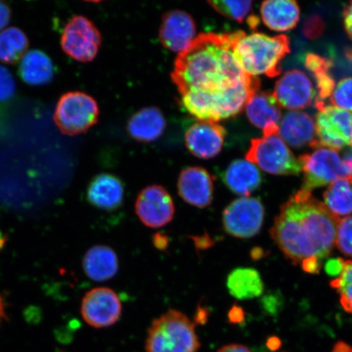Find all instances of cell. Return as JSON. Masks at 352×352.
<instances>
[{
    "mask_svg": "<svg viewBox=\"0 0 352 352\" xmlns=\"http://www.w3.org/2000/svg\"><path fill=\"white\" fill-rule=\"evenodd\" d=\"M234 32L204 33L175 60L171 78L180 96L192 94L211 116H230L259 90L233 54Z\"/></svg>",
    "mask_w": 352,
    "mask_h": 352,
    "instance_id": "cell-1",
    "label": "cell"
},
{
    "mask_svg": "<svg viewBox=\"0 0 352 352\" xmlns=\"http://www.w3.org/2000/svg\"><path fill=\"white\" fill-rule=\"evenodd\" d=\"M340 221L311 191L301 188L281 206L270 233L285 256L298 264L307 258L331 254Z\"/></svg>",
    "mask_w": 352,
    "mask_h": 352,
    "instance_id": "cell-2",
    "label": "cell"
},
{
    "mask_svg": "<svg viewBox=\"0 0 352 352\" xmlns=\"http://www.w3.org/2000/svg\"><path fill=\"white\" fill-rule=\"evenodd\" d=\"M232 50L237 63L249 76L265 74L274 78L280 74V61L290 52L289 39L285 34L270 37L236 32Z\"/></svg>",
    "mask_w": 352,
    "mask_h": 352,
    "instance_id": "cell-3",
    "label": "cell"
},
{
    "mask_svg": "<svg viewBox=\"0 0 352 352\" xmlns=\"http://www.w3.org/2000/svg\"><path fill=\"white\" fill-rule=\"evenodd\" d=\"M201 343L186 315L170 309L149 327L145 352H197Z\"/></svg>",
    "mask_w": 352,
    "mask_h": 352,
    "instance_id": "cell-4",
    "label": "cell"
},
{
    "mask_svg": "<svg viewBox=\"0 0 352 352\" xmlns=\"http://www.w3.org/2000/svg\"><path fill=\"white\" fill-rule=\"evenodd\" d=\"M245 160L271 175H298L302 171L298 158L278 133L263 135L261 138L252 140Z\"/></svg>",
    "mask_w": 352,
    "mask_h": 352,
    "instance_id": "cell-5",
    "label": "cell"
},
{
    "mask_svg": "<svg viewBox=\"0 0 352 352\" xmlns=\"http://www.w3.org/2000/svg\"><path fill=\"white\" fill-rule=\"evenodd\" d=\"M96 101L81 91H69L60 98L54 113V122L59 130L67 135L83 133L98 120Z\"/></svg>",
    "mask_w": 352,
    "mask_h": 352,
    "instance_id": "cell-6",
    "label": "cell"
},
{
    "mask_svg": "<svg viewBox=\"0 0 352 352\" xmlns=\"http://www.w3.org/2000/svg\"><path fill=\"white\" fill-rule=\"evenodd\" d=\"M316 147L341 151L352 144V113L316 100Z\"/></svg>",
    "mask_w": 352,
    "mask_h": 352,
    "instance_id": "cell-7",
    "label": "cell"
},
{
    "mask_svg": "<svg viewBox=\"0 0 352 352\" xmlns=\"http://www.w3.org/2000/svg\"><path fill=\"white\" fill-rule=\"evenodd\" d=\"M303 173L301 188L311 191L336 180L351 176L349 169L337 151L325 147H316L311 153L298 157ZM352 177V176H351Z\"/></svg>",
    "mask_w": 352,
    "mask_h": 352,
    "instance_id": "cell-8",
    "label": "cell"
},
{
    "mask_svg": "<svg viewBox=\"0 0 352 352\" xmlns=\"http://www.w3.org/2000/svg\"><path fill=\"white\" fill-rule=\"evenodd\" d=\"M264 208L261 200L242 197L231 202L223 212V226L230 236L248 239L261 231Z\"/></svg>",
    "mask_w": 352,
    "mask_h": 352,
    "instance_id": "cell-9",
    "label": "cell"
},
{
    "mask_svg": "<svg viewBox=\"0 0 352 352\" xmlns=\"http://www.w3.org/2000/svg\"><path fill=\"white\" fill-rule=\"evenodd\" d=\"M100 44L99 30L90 20L82 16H76L70 19L61 35L63 51L80 63L95 59Z\"/></svg>",
    "mask_w": 352,
    "mask_h": 352,
    "instance_id": "cell-10",
    "label": "cell"
},
{
    "mask_svg": "<svg viewBox=\"0 0 352 352\" xmlns=\"http://www.w3.org/2000/svg\"><path fill=\"white\" fill-rule=\"evenodd\" d=\"M121 314L120 298L111 289H92L82 298L81 315L91 327L101 329L111 327L120 320Z\"/></svg>",
    "mask_w": 352,
    "mask_h": 352,
    "instance_id": "cell-11",
    "label": "cell"
},
{
    "mask_svg": "<svg viewBox=\"0 0 352 352\" xmlns=\"http://www.w3.org/2000/svg\"><path fill=\"white\" fill-rule=\"evenodd\" d=\"M135 209L144 226L151 228L168 224L173 219L175 211L173 197L160 186L144 188L139 193Z\"/></svg>",
    "mask_w": 352,
    "mask_h": 352,
    "instance_id": "cell-12",
    "label": "cell"
},
{
    "mask_svg": "<svg viewBox=\"0 0 352 352\" xmlns=\"http://www.w3.org/2000/svg\"><path fill=\"white\" fill-rule=\"evenodd\" d=\"M274 96L280 107L289 110L306 109L316 99L314 83L298 69L289 70L276 81Z\"/></svg>",
    "mask_w": 352,
    "mask_h": 352,
    "instance_id": "cell-13",
    "label": "cell"
},
{
    "mask_svg": "<svg viewBox=\"0 0 352 352\" xmlns=\"http://www.w3.org/2000/svg\"><path fill=\"white\" fill-rule=\"evenodd\" d=\"M180 197L188 204L204 209L212 204V176L199 166L188 167L180 173L177 183Z\"/></svg>",
    "mask_w": 352,
    "mask_h": 352,
    "instance_id": "cell-14",
    "label": "cell"
},
{
    "mask_svg": "<svg viewBox=\"0 0 352 352\" xmlns=\"http://www.w3.org/2000/svg\"><path fill=\"white\" fill-rule=\"evenodd\" d=\"M196 36V24L187 12L174 10L162 19L160 41L167 50L182 54L191 45Z\"/></svg>",
    "mask_w": 352,
    "mask_h": 352,
    "instance_id": "cell-15",
    "label": "cell"
},
{
    "mask_svg": "<svg viewBox=\"0 0 352 352\" xmlns=\"http://www.w3.org/2000/svg\"><path fill=\"white\" fill-rule=\"evenodd\" d=\"M226 136V130L217 122L200 121L187 131L186 146L195 157L210 160L221 151Z\"/></svg>",
    "mask_w": 352,
    "mask_h": 352,
    "instance_id": "cell-16",
    "label": "cell"
},
{
    "mask_svg": "<svg viewBox=\"0 0 352 352\" xmlns=\"http://www.w3.org/2000/svg\"><path fill=\"white\" fill-rule=\"evenodd\" d=\"M245 109L250 122L262 129L263 135L278 133L281 109L274 94L258 91L250 98Z\"/></svg>",
    "mask_w": 352,
    "mask_h": 352,
    "instance_id": "cell-17",
    "label": "cell"
},
{
    "mask_svg": "<svg viewBox=\"0 0 352 352\" xmlns=\"http://www.w3.org/2000/svg\"><path fill=\"white\" fill-rule=\"evenodd\" d=\"M124 186L120 178L100 174L91 179L87 189V200L94 208L113 211L120 208L124 198Z\"/></svg>",
    "mask_w": 352,
    "mask_h": 352,
    "instance_id": "cell-18",
    "label": "cell"
},
{
    "mask_svg": "<svg viewBox=\"0 0 352 352\" xmlns=\"http://www.w3.org/2000/svg\"><path fill=\"white\" fill-rule=\"evenodd\" d=\"M278 134L283 142L293 148H302L307 145L316 148L318 144L315 122L305 112L286 113L280 122Z\"/></svg>",
    "mask_w": 352,
    "mask_h": 352,
    "instance_id": "cell-19",
    "label": "cell"
},
{
    "mask_svg": "<svg viewBox=\"0 0 352 352\" xmlns=\"http://www.w3.org/2000/svg\"><path fill=\"white\" fill-rule=\"evenodd\" d=\"M261 17L267 28L276 32L292 30L300 19V10L293 0H270L262 3Z\"/></svg>",
    "mask_w": 352,
    "mask_h": 352,
    "instance_id": "cell-20",
    "label": "cell"
},
{
    "mask_svg": "<svg viewBox=\"0 0 352 352\" xmlns=\"http://www.w3.org/2000/svg\"><path fill=\"white\" fill-rule=\"evenodd\" d=\"M85 274L95 281H107L117 274L120 263L117 254L107 245L92 246L82 259Z\"/></svg>",
    "mask_w": 352,
    "mask_h": 352,
    "instance_id": "cell-21",
    "label": "cell"
},
{
    "mask_svg": "<svg viewBox=\"0 0 352 352\" xmlns=\"http://www.w3.org/2000/svg\"><path fill=\"white\" fill-rule=\"evenodd\" d=\"M223 182L235 195L249 197L261 186L262 176L252 162L237 160L228 166L223 175Z\"/></svg>",
    "mask_w": 352,
    "mask_h": 352,
    "instance_id": "cell-22",
    "label": "cell"
},
{
    "mask_svg": "<svg viewBox=\"0 0 352 352\" xmlns=\"http://www.w3.org/2000/svg\"><path fill=\"white\" fill-rule=\"evenodd\" d=\"M164 114L155 107L140 110L132 116L127 123V131L140 142H152L164 134L166 129Z\"/></svg>",
    "mask_w": 352,
    "mask_h": 352,
    "instance_id": "cell-23",
    "label": "cell"
},
{
    "mask_svg": "<svg viewBox=\"0 0 352 352\" xmlns=\"http://www.w3.org/2000/svg\"><path fill=\"white\" fill-rule=\"evenodd\" d=\"M19 72L22 80L32 86L45 85L54 76L50 57L39 50L26 52L21 59Z\"/></svg>",
    "mask_w": 352,
    "mask_h": 352,
    "instance_id": "cell-24",
    "label": "cell"
},
{
    "mask_svg": "<svg viewBox=\"0 0 352 352\" xmlns=\"http://www.w3.org/2000/svg\"><path fill=\"white\" fill-rule=\"evenodd\" d=\"M227 288L233 298L248 300L261 296L264 285L257 270L252 267H239L228 276Z\"/></svg>",
    "mask_w": 352,
    "mask_h": 352,
    "instance_id": "cell-25",
    "label": "cell"
},
{
    "mask_svg": "<svg viewBox=\"0 0 352 352\" xmlns=\"http://www.w3.org/2000/svg\"><path fill=\"white\" fill-rule=\"evenodd\" d=\"M324 205L338 218L352 214V177L341 178L330 184L324 192Z\"/></svg>",
    "mask_w": 352,
    "mask_h": 352,
    "instance_id": "cell-26",
    "label": "cell"
},
{
    "mask_svg": "<svg viewBox=\"0 0 352 352\" xmlns=\"http://www.w3.org/2000/svg\"><path fill=\"white\" fill-rule=\"evenodd\" d=\"M305 66L315 78L318 90L316 100L324 102L325 99L331 96L336 87V82L329 73L333 66L332 60L318 54H307L305 57Z\"/></svg>",
    "mask_w": 352,
    "mask_h": 352,
    "instance_id": "cell-27",
    "label": "cell"
},
{
    "mask_svg": "<svg viewBox=\"0 0 352 352\" xmlns=\"http://www.w3.org/2000/svg\"><path fill=\"white\" fill-rule=\"evenodd\" d=\"M28 46V38L21 30H3L0 32V60L8 64L16 63L25 54Z\"/></svg>",
    "mask_w": 352,
    "mask_h": 352,
    "instance_id": "cell-28",
    "label": "cell"
},
{
    "mask_svg": "<svg viewBox=\"0 0 352 352\" xmlns=\"http://www.w3.org/2000/svg\"><path fill=\"white\" fill-rule=\"evenodd\" d=\"M340 296L341 305L347 312L352 314V261H345L342 274L330 283Z\"/></svg>",
    "mask_w": 352,
    "mask_h": 352,
    "instance_id": "cell-29",
    "label": "cell"
},
{
    "mask_svg": "<svg viewBox=\"0 0 352 352\" xmlns=\"http://www.w3.org/2000/svg\"><path fill=\"white\" fill-rule=\"evenodd\" d=\"M210 6L214 10L232 20L242 22L250 14L252 10V1H230V0H222V1H210Z\"/></svg>",
    "mask_w": 352,
    "mask_h": 352,
    "instance_id": "cell-30",
    "label": "cell"
},
{
    "mask_svg": "<svg viewBox=\"0 0 352 352\" xmlns=\"http://www.w3.org/2000/svg\"><path fill=\"white\" fill-rule=\"evenodd\" d=\"M330 102L333 107L352 111V77L338 82L330 96Z\"/></svg>",
    "mask_w": 352,
    "mask_h": 352,
    "instance_id": "cell-31",
    "label": "cell"
},
{
    "mask_svg": "<svg viewBox=\"0 0 352 352\" xmlns=\"http://www.w3.org/2000/svg\"><path fill=\"white\" fill-rule=\"evenodd\" d=\"M336 245L342 254L352 257V217L343 218L338 223Z\"/></svg>",
    "mask_w": 352,
    "mask_h": 352,
    "instance_id": "cell-32",
    "label": "cell"
},
{
    "mask_svg": "<svg viewBox=\"0 0 352 352\" xmlns=\"http://www.w3.org/2000/svg\"><path fill=\"white\" fill-rule=\"evenodd\" d=\"M16 82L10 70L0 65V101H6L14 96Z\"/></svg>",
    "mask_w": 352,
    "mask_h": 352,
    "instance_id": "cell-33",
    "label": "cell"
},
{
    "mask_svg": "<svg viewBox=\"0 0 352 352\" xmlns=\"http://www.w3.org/2000/svg\"><path fill=\"white\" fill-rule=\"evenodd\" d=\"M324 29V20L318 15H311L303 23L302 33L308 39H316L323 34Z\"/></svg>",
    "mask_w": 352,
    "mask_h": 352,
    "instance_id": "cell-34",
    "label": "cell"
},
{
    "mask_svg": "<svg viewBox=\"0 0 352 352\" xmlns=\"http://www.w3.org/2000/svg\"><path fill=\"white\" fill-rule=\"evenodd\" d=\"M344 259L341 258H336L329 259L325 263L324 270L327 274L330 276H334L338 278L342 274L343 267H344Z\"/></svg>",
    "mask_w": 352,
    "mask_h": 352,
    "instance_id": "cell-35",
    "label": "cell"
},
{
    "mask_svg": "<svg viewBox=\"0 0 352 352\" xmlns=\"http://www.w3.org/2000/svg\"><path fill=\"white\" fill-rule=\"evenodd\" d=\"M301 265L303 271L307 272V274H319L322 263H321L319 258L312 256L305 259L301 263Z\"/></svg>",
    "mask_w": 352,
    "mask_h": 352,
    "instance_id": "cell-36",
    "label": "cell"
},
{
    "mask_svg": "<svg viewBox=\"0 0 352 352\" xmlns=\"http://www.w3.org/2000/svg\"><path fill=\"white\" fill-rule=\"evenodd\" d=\"M11 11L6 3L0 2V32L6 30V26L10 23Z\"/></svg>",
    "mask_w": 352,
    "mask_h": 352,
    "instance_id": "cell-37",
    "label": "cell"
},
{
    "mask_svg": "<svg viewBox=\"0 0 352 352\" xmlns=\"http://www.w3.org/2000/svg\"><path fill=\"white\" fill-rule=\"evenodd\" d=\"M343 21L349 36L352 39V2L347 4L343 10Z\"/></svg>",
    "mask_w": 352,
    "mask_h": 352,
    "instance_id": "cell-38",
    "label": "cell"
},
{
    "mask_svg": "<svg viewBox=\"0 0 352 352\" xmlns=\"http://www.w3.org/2000/svg\"><path fill=\"white\" fill-rule=\"evenodd\" d=\"M193 242H195L197 249L206 250L210 248L214 244V241L210 239L208 234L192 237Z\"/></svg>",
    "mask_w": 352,
    "mask_h": 352,
    "instance_id": "cell-39",
    "label": "cell"
},
{
    "mask_svg": "<svg viewBox=\"0 0 352 352\" xmlns=\"http://www.w3.org/2000/svg\"><path fill=\"white\" fill-rule=\"evenodd\" d=\"M153 242L157 250H165L168 246L169 239L164 233L158 232L154 235Z\"/></svg>",
    "mask_w": 352,
    "mask_h": 352,
    "instance_id": "cell-40",
    "label": "cell"
},
{
    "mask_svg": "<svg viewBox=\"0 0 352 352\" xmlns=\"http://www.w3.org/2000/svg\"><path fill=\"white\" fill-rule=\"evenodd\" d=\"M244 311L239 306H233L230 311V319L233 323L241 322L244 319Z\"/></svg>",
    "mask_w": 352,
    "mask_h": 352,
    "instance_id": "cell-41",
    "label": "cell"
},
{
    "mask_svg": "<svg viewBox=\"0 0 352 352\" xmlns=\"http://www.w3.org/2000/svg\"><path fill=\"white\" fill-rule=\"evenodd\" d=\"M217 352H252L248 347L241 344H230L220 349Z\"/></svg>",
    "mask_w": 352,
    "mask_h": 352,
    "instance_id": "cell-42",
    "label": "cell"
},
{
    "mask_svg": "<svg viewBox=\"0 0 352 352\" xmlns=\"http://www.w3.org/2000/svg\"><path fill=\"white\" fill-rule=\"evenodd\" d=\"M8 320L7 315V302L1 294H0V324Z\"/></svg>",
    "mask_w": 352,
    "mask_h": 352,
    "instance_id": "cell-43",
    "label": "cell"
},
{
    "mask_svg": "<svg viewBox=\"0 0 352 352\" xmlns=\"http://www.w3.org/2000/svg\"><path fill=\"white\" fill-rule=\"evenodd\" d=\"M332 352H352V347L347 343L340 341L334 345Z\"/></svg>",
    "mask_w": 352,
    "mask_h": 352,
    "instance_id": "cell-44",
    "label": "cell"
},
{
    "mask_svg": "<svg viewBox=\"0 0 352 352\" xmlns=\"http://www.w3.org/2000/svg\"><path fill=\"white\" fill-rule=\"evenodd\" d=\"M343 162H344L346 168L349 169L351 176H352V151L346 152L343 157Z\"/></svg>",
    "mask_w": 352,
    "mask_h": 352,
    "instance_id": "cell-45",
    "label": "cell"
},
{
    "mask_svg": "<svg viewBox=\"0 0 352 352\" xmlns=\"http://www.w3.org/2000/svg\"><path fill=\"white\" fill-rule=\"evenodd\" d=\"M281 345V342L278 338L272 337L267 341V346L270 347L271 350H277Z\"/></svg>",
    "mask_w": 352,
    "mask_h": 352,
    "instance_id": "cell-46",
    "label": "cell"
},
{
    "mask_svg": "<svg viewBox=\"0 0 352 352\" xmlns=\"http://www.w3.org/2000/svg\"><path fill=\"white\" fill-rule=\"evenodd\" d=\"M250 255H252V258L254 259V261H259V259H261L265 256V253H264L263 249L256 248L252 250Z\"/></svg>",
    "mask_w": 352,
    "mask_h": 352,
    "instance_id": "cell-47",
    "label": "cell"
},
{
    "mask_svg": "<svg viewBox=\"0 0 352 352\" xmlns=\"http://www.w3.org/2000/svg\"><path fill=\"white\" fill-rule=\"evenodd\" d=\"M259 22H261V20H259L257 16L250 15L248 17V23L250 29H256L257 26L259 25Z\"/></svg>",
    "mask_w": 352,
    "mask_h": 352,
    "instance_id": "cell-48",
    "label": "cell"
},
{
    "mask_svg": "<svg viewBox=\"0 0 352 352\" xmlns=\"http://www.w3.org/2000/svg\"><path fill=\"white\" fill-rule=\"evenodd\" d=\"M7 243V236L3 234L1 230H0V252L3 249Z\"/></svg>",
    "mask_w": 352,
    "mask_h": 352,
    "instance_id": "cell-49",
    "label": "cell"
},
{
    "mask_svg": "<svg viewBox=\"0 0 352 352\" xmlns=\"http://www.w3.org/2000/svg\"></svg>",
    "mask_w": 352,
    "mask_h": 352,
    "instance_id": "cell-50",
    "label": "cell"
}]
</instances>
